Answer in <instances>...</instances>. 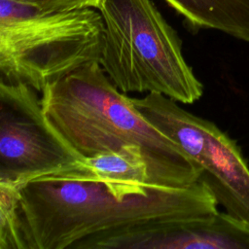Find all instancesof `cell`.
Returning <instances> with one entry per match:
<instances>
[{
    "mask_svg": "<svg viewBox=\"0 0 249 249\" xmlns=\"http://www.w3.org/2000/svg\"><path fill=\"white\" fill-rule=\"evenodd\" d=\"M18 185L24 249H111L120 239L218 212L200 179L184 188L38 177Z\"/></svg>",
    "mask_w": 249,
    "mask_h": 249,
    "instance_id": "6da1fadb",
    "label": "cell"
},
{
    "mask_svg": "<svg viewBox=\"0 0 249 249\" xmlns=\"http://www.w3.org/2000/svg\"><path fill=\"white\" fill-rule=\"evenodd\" d=\"M40 94L49 125L80 159L136 145L150 184L184 188L199 180L200 167L112 84L99 62L47 85Z\"/></svg>",
    "mask_w": 249,
    "mask_h": 249,
    "instance_id": "7a4b0ae2",
    "label": "cell"
},
{
    "mask_svg": "<svg viewBox=\"0 0 249 249\" xmlns=\"http://www.w3.org/2000/svg\"><path fill=\"white\" fill-rule=\"evenodd\" d=\"M100 65L124 93H160L182 104L203 94V85L182 52V41L152 0H106Z\"/></svg>",
    "mask_w": 249,
    "mask_h": 249,
    "instance_id": "3957f363",
    "label": "cell"
},
{
    "mask_svg": "<svg viewBox=\"0 0 249 249\" xmlns=\"http://www.w3.org/2000/svg\"><path fill=\"white\" fill-rule=\"evenodd\" d=\"M104 31L96 9L48 13L0 0V82L41 93L47 85L99 62Z\"/></svg>",
    "mask_w": 249,
    "mask_h": 249,
    "instance_id": "277c9868",
    "label": "cell"
},
{
    "mask_svg": "<svg viewBox=\"0 0 249 249\" xmlns=\"http://www.w3.org/2000/svg\"><path fill=\"white\" fill-rule=\"evenodd\" d=\"M138 111L200 167V180L227 213L249 221V167L235 141L214 123L160 93L132 97Z\"/></svg>",
    "mask_w": 249,
    "mask_h": 249,
    "instance_id": "5b68a950",
    "label": "cell"
},
{
    "mask_svg": "<svg viewBox=\"0 0 249 249\" xmlns=\"http://www.w3.org/2000/svg\"><path fill=\"white\" fill-rule=\"evenodd\" d=\"M78 160L49 125L41 94L0 82V181L22 184Z\"/></svg>",
    "mask_w": 249,
    "mask_h": 249,
    "instance_id": "8992f818",
    "label": "cell"
},
{
    "mask_svg": "<svg viewBox=\"0 0 249 249\" xmlns=\"http://www.w3.org/2000/svg\"><path fill=\"white\" fill-rule=\"evenodd\" d=\"M117 249H249V221L227 212L121 239Z\"/></svg>",
    "mask_w": 249,
    "mask_h": 249,
    "instance_id": "52a82bcc",
    "label": "cell"
},
{
    "mask_svg": "<svg viewBox=\"0 0 249 249\" xmlns=\"http://www.w3.org/2000/svg\"><path fill=\"white\" fill-rule=\"evenodd\" d=\"M37 177L89 180L131 186L152 185L149 182L148 166L143 152L136 145H127L116 151L87 157L33 178Z\"/></svg>",
    "mask_w": 249,
    "mask_h": 249,
    "instance_id": "ba28073f",
    "label": "cell"
},
{
    "mask_svg": "<svg viewBox=\"0 0 249 249\" xmlns=\"http://www.w3.org/2000/svg\"><path fill=\"white\" fill-rule=\"evenodd\" d=\"M194 30L214 29L249 42V0H164Z\"/></svg>",
    "mask_w": 249,
    "mask_h": 249,
    "instance_id": "9c48e42d",
    "label": "cell"
},
{
    "mask_svg": "<svg viewBox=\"0 0 249 249\" xmlns=\"http://www.w3.org/2000/svg\"><path fill=\"white\" fill-rule=\"evenodd\" d=\"M18 196V184L0 181V249H24Z\"/></svg>",
    "mask_w": 249,
    "mask_h": 249,
    "instance_id": "30bf717a",
    "label": "cell"
},
{
    "mask_svg": "<svg viewBox=\"0 0 249 249\" xmlns=\"http://www.w3.org/2000/svg\"><path fill=\"white\" fill-rule=\"evenodd\" d=\"M42 12H65L91 8L99 10L106 0H12Z\"/></svg>",
    "mask_w": 249,
    "mask_h": 249,
    "instance_id": "8fae6325",
    "label": "cell"
}]
</instances>
